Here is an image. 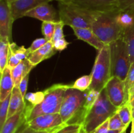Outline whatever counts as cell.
I'll list each match as a JSON object with an SVG mask.
<instances>
[{
  "instance_id": "29",
  "label": "cell",
  "mask_w": 134,
  "mask_h": 133,
  "mask_svg": "<svg viewBox=\"0 0 134 133\" xmlns=\"http://www.w3.org/2000/svg\"><path fill=\"white\" fill-rule=\"evenodd\" d=\"M10 97H11V94L9 95L5 100L1 102V106H0V129L3 126L4 123L7 119Z\"/></svg>"
},
{
  "instance_id": "10",
  "label": "cell",
  "mask_w": 134,
  "mask_h": 133,
  "mask_svg": "<svg viewBox=\"0 0 134 133\" xmlns=\"http://www.w3.org/2000/svg\"><path fill=\"white\" fill-rule=\"evenodd\" d=\"M72 2L96 13H111L119 10V0H73Z\"/></svg>"
},
{
  "instance_id": "25",
  "label": "cell",
  "mask_w": 134,
  "mask_h": 133,
  "mask_svg": "<svg viewBox=\"0 0 134 133\" xmlns=\"http://www.w3.org/2000/svg\"><path fill=\"white\" fill-rule=\"evenodd\" d=\"M9 48L13 51L15 57L19 61H22L26 59H28L30 55L27 48H26L24 46H18L15 43H10Z\"/></svg>"
},
{
  "instance_id": "31",
  "label": "cell",
  "mask_w": 134,
  "mask_h": 133,
  "mask_svg": "<svg viewBox=\"0 0 134 133\" xmlns=\"http://www.w3.org/2000/svg\"><path fill=\"white\" fill-rule=\"evenodd\" d=\"M56 133H86L82 124H71L58 130Z\"/></svg>"
},
{
  "instance_id": "23",
  "label": "cell",
  "mask_w": 134,
  "mask_h": 133,
  "mask_svg": "<svg viewBox=\"0 0 134 133\" xmlns=\"http://www.w3.org/2000/svg\"><path fill=\"white\" fill-rule=\"evenodd\" d=\"M120 116V119L122 121L123 123L125 125H130L132 123V107L128 102H126L121 106L118 108L116 111Z\"/></svg>"
},
{
  "instance_id": "4",
  "label": "cell",
  "mask_w": 134,
  "mask_h": 133,
  "mask_svg": "<svg viewBox=\"0 0 134 133\" xmlns=\"http://www.w3.org/2000/svg\"><path fill=\"white\" fill-rule=\"evenodd\" d=\"M58 16L65 26L78 28H91L94 18L99 13L85 9L73 2L59 3Z\"/></svg>"
},
{
  "instance_id": "2",
  "label": "cell",
  "mask_w": 134,
  "mask_h": 133,
  "mask_svg": "<svg viewBox=\"0 0 134 133\" xmlns=\"http://www.w3.org/2000/svg\"><path fill=\"white\" fill-rule=\"evenodd\" d=\"M88 90L81 91L71 86L66 90L59 112L64 123L82 125L85 119L84 105Z\"/></svg>"
},
{
  "instance_id": "38",
  "label": "cell",
  "mask_w": 134,
  "mask_h": 133,
  "mask_svg": "<svg viewBox=\"0 0 134 133\" xmlns=\"http://www.w3.org/2000/svg\"><path fill=\"white\" fill-rule=\"evenodd\" d=\"M29 76H30V74H27L23 79L21 80L20 83L19 87L20 91L21 93H22V96L24 97H25L26 95V91H27V85H28V82H29Z\"/></svg>"
},
{
  "instance_id": "32",
  "label": "cell",
  "mask_w": 134,
  "mask_h": 133,
  "mask_svg": "<svg viewBox=\"0 0 134 133\" xmlns=\"http://www.w3.org/2000/svg\"><path fill=\"white\" fill-rule=\"evenodd\" d=\"M109 129L111 130H122L124 127L129 125H125L123 123L117 112L109 118Z\"/></svg>"
},
{
  "instance_id": "48",
  "label": "cell",
  "mask_w": 134,
  "mask_h": 133,
  "mask_svg": "<svg viewBox=\"0 0 134 133\" xmlns=\"http://www.w3.org/2000/svg\"><path fill=\"white\" fill-rule=\"evenodd\" d=\"M17 1V0H7V1L9 3H11L14 2V1Z\"/></svg>"
},
{
  "instance_id": "41",
  "label": "cell",
  "mask_w": 134,
  "mask_h": 133,
  "mask_svg": "<svg viewBox=\"0 0 134 133\" xmlns=\"http://www.w3.org/2000/svg\"><path fill=\"white\" fill-rule=\"evenodd\" d=\"M127 102L130 104L132 108H134V93L130 94L128 98V100Z\"/></svg>"
},
{
  "instance_id": "43",
  "label": "cell",
  "mask_w": 134,
  "mask_h": 133,
  "mask_svg": "<svg viewBox=\"0 0 134 133\" xmlns=\"http://www.w3.org/2000/svg\"><path fill=\"white\" fill-rule=\"evenodd\" d=\"M121 130H111V129H109L107 133H120Z\"/></svg>"
},
{
  "instance_id": "15",
  "label": "cell",
  "mask_w": 134,
  "mask_h": 133,
  "mask_svg": "<svg viewBox=\"0 0 134 133\" xmlns=\"http://www.w3.org/2000/svg\"><path fill=\"white\" fill-rule=\"evenodd\" d=\"M56 52L57 50L55 49L53 43L52 41H48L44 46L32 52L29 56L28 60L34 66H35L44 60L52 57Z\"/></svg>"
},
{
  "instance_id": "11",
  "label": "cell",
  "mask_w": 134,
  "mask_h": 133,
  "mask_svg": "<svg viewBox=\"0 0 134 133\" xmlns=\"http://www.w3.org/2000/svg\"><path fill=\"white\" fill-rule=\"evenodd\" d=\"M13 22L10 3L7 0H0V39H8L11 43Z\"/></svg>"
},
{
  "instance_id": "1",
  "label": "cell",
  "mask_w": 134,
  "mask_h": 133,
  "mask_svg": "<svg viewBox=\"0 0 134 133\" xmlns=\"http://www.w3.org/2000/svg\"><path fill=\"white\" fill-rule=\"evenodd\" d=\"M71 86L62 83L53 85L44 91L45 95L41 102L35 106L26 104L24 110L26 122L42 115L59 113L65 92Z\"/></svg>"
},
{
  "instance_id": "34",
  "label": "cell",
  "mask_w": 134,
  "mask_h": 133,
  "mask_svg": "<svg viewBox=\"0 0 134 133\" xmlns=\"http://www.w3.org/2000/svg\"><path fill=\"white\" fill-rule=\"evenodd\" d=\"M47 42H48V40H47L45 38H39V39H36L35 40H34V41H33V43H31V46L27 48V49H28V51L30 52V54H31L32 52H35L37 50L40 48L41 47H42L43 46H44Z\"/></svg>"
},
{
  "instance_id": "5",
  "label": "cell",
  "mask_w": 134,
  "mask_h": 133,
  "mask_svg": "<svg viewBox=\"0 0 134 133\" xmlns=\"http://www.w3.org/2000/svg\"><path fill=\"white\" fill-rule=\"evenodd\" d=\"M109 46L111 77H117L124 81L132 65L127 43L122 37L110 43Z\"/></svg>"
},
{
  "instance_id": "40",
  "label": "cell",
  "mask_w": 134,
  "mask_h": 133,
  "mask_svg": "<svg viewBox=\"0 0 134 133\" xmlns=\"http://www.w3.org/2000/svg\"><path fill=\"white\" fill-rule=\"evenodd\" d=\"M109 119L98 126L93 133H107L109 130Z\"/></svg>"
},
{
  "instance_id": "39",
  "label": "cell",
  "mask_w": 134,
  "mask_h": 133,
  "mask_svg": "<svg viewBox=\"0 0 134 133\" xmlns=\"http://www.w3.org/2000/svg\"><path fill=\"white\" fill-rule=\"evenodd\" d=\"M53 44L54 46L55 49H56V50L62 51L68 47V44H69V43L66 41L65 38H63V39H59V40L55 41L54 43H53Z\"/></svg>"
},
{
  "instance_id": "47",
  "label": "cell",
  "mask_w": 134,
  "mask_h": 133,
  "mask_svg": "<svg viewBox=\"0 0 134 133\" xmlns=\"http://www.w3.org/2000/svg\"><path fill=\"white\" fill-rule=\"evenodd\" d=\"M131 133H134V126L132 125V130H131Z\"/></svg>"
},
{
  "instance_id": "28",
  "label": "cell",
  "mask_w": 134,
  "mask_h": 133,
  "mask_svg": "<svg viewBox=\"0 0 134 133\" xmlns=\"http://www.w3.org/2000/svg\"><path fill=\"white\" fill-rule=\"evenodd\" d=\"M124 82L126 98V100L128 102V98H129L130 96V89L134 85V63H132V65H131L126 78Z\"/></svg>"
},
{
  "instance_id": "46",
  "label": "cell",
  "mask_w": 134,
  "mask_h": 133,
  "mask_svg": "<svg viewBox=\"0 0 134 133\" xmlns=\"http://www.w3.org/2000/svg\"><path fill=\"white\" fill-rule=\"evenodd\" d=\"M133 93H134V85L133 86V87H132V89H130V95Z\"/></svg>"
},
{
  "instance_id": "27",
  "label": "cell",
  "mask_w": 134,
  "mask_h": 133,
  "mask_svg": "<svg viewBox=\"0 0 134 133\" xmlns=\"http://www.w3.org/2000/svg\"><path fill=\"white\" fill-rule=\"evenodd\" d=\"M56 22H43L42 23V33L44 35V38H45L48 41H51L53 38Z\"/></svg>"
},
{
  "instance_id": "44",
  "label": "cell",
  "mask_w": 134,
  "mask_h": 133,
  "mask_svg": "<svg viewBox=\"0 0 134 133\" xmlns=\"http://www.w3.org/2000/svg\"><path fill=\"white\" fill-rule=\"evenodd\" d=\"M128 126H126V127H124V129L121 130V132H120V133H126V130H127V129H128Z\"/></svg>"
},
{
  "instance_id": "3",
  "label": "cell",
  "mask_w": 134,
  "mask_h": 133,
  "mask_svg": "<svg viewBox=\"0 0 134 133\" xmlns=\"http://www.w3.org/2000/svg\"><path fill=\"white\" fill-rule=\"evenodd\" d=\"M118 108L109 99L105 89L100 92L99 97L84 119L82 125L86 133H93L98 126L107 121L117 111Z\"/></svg>"
},
{
  "instance_id": "42",
  "label": "cell",
  "mask_w": 134,
  "mask_h": 133,
  "mask_svg": "<svg viewBox=\"0 0 134 133\" xmlns=\"http://www.w3.org/2000/svg\"><path fill=\"white\" fill-rule=\"evenodd\" d=\"M57 1L59 3H69V2H72L73 0H51V1Z\"/></svg>"
},
{
  "instance_id": "8",
  "label": "cell",
  "mask_w": 134,
  "mask_h": 133,
  "mask_svg": "<svg viewBox=\"0 0 134 133\" xmlns=\"http://www.w3.org/2000/svg\"><path fill=\"white\" fill-rule=\"evenodd\" d=\"M26 123L29 126L36 130L49 132L58 131L66 125L63 122L59 113L42 115L27 121Z\"/></svg>"
},
{
  "instance_id": "17",
  "label": "cell",
  "mask_w": 134,
  "mask_h": 133,
  "mask_svg": "<svg viewBox=\"0 0 134 133\" xmlns=\"http://www.w3.org/2000/svg\"><path fill=\"white\" fill-rule=\"evenodd\" d=\"M0 82V102L5 100L10 95L14 87V82L12 76L11 69L7 66L1 73Z\"/></svg>"
},
{
  "instance_id": "49",
  "label": "cell",
  "mask_w": 134,
  "mask_h": 133,
  "mask_svg": "<svg viewBox=\"0 0 134 133\" xmlns=\"http://www.w3.org/2000/svg\"><path fill=\"white\" fill-rule=\"evenodd\" d=\"M56 132H53V133H56Z\"/></svg>"
},
{
  "instance_id": "35",
  "label": "cell",
  "mask_w": 134,
  "mask_h": 133,
  "mask_svg": "<svg viewBox=\"0 0 134 133\" xmlns=\"http://www.w3.org/2000/svg\"><path fill=\"white\" fill-rule=\"evenodd\" d=\"M119 9L134 11V0H119Z\"/></svg>"
},
{
  "instance_id": "37",
  "label": "cell",
  "mask_w": 134,
  "mask_h": 133,
  "mask_svg": "<svg viewBox=\"0 0 134 133\" xmlns=\"http://www.w3.org/2000/svg\"><path fill=\"white\" fill-rule=\"evenodd\" d=\"M20 61H18L16 59V57L14 56V53L13 51L10 49L9 48V58H8V64L7 66H9L10 69H13L15 66L19 64Z\"/></svg>"
},
{
  "instance_id": "18",
  "label": "cell",
  "mask_w": 134,
  "mask_h": 133,
  "mask_svg": "<svg viewBox=\"0 0 134 133\" xmlns=\"http://www.w3.org/2000/svg\"><path fill=\"white\" fill-rule=\"evenodd\" d=\"M24 97L22 96L18 87H14L11 93L7 118L11 117L20 111L24 110L26 108Z\"/></svg>"
},
{
  "instance_id": "24",
  "label": "cell",
  "mask_w": 134,
  "mask_h": 133,
  "mask_svg": "<svg viewBox=\"0 0 134 133\" xmlns=\"http://www.w3.org/2000/svg\"><path fill=\"white\" fill-rule=\"evenodd\" d=\"M100 95V91H98L94 89L88 90L87 96H86V101H85V105H84V112H85V117L88 112L90 111L96 102L98 100Z\"/></svg>"
},
{
  "instance_id": "33",
  "label": "cell",
  "mask_w": 134,
  "mask_h": 133,
  "mask_svg": "<svg viewBox=\"0 0 134 133\" xmlns=\"http://www.w3.org/2000/svg\"><path fill=\"white\" fill-rule=\"evenodd\" d=\"M64 26H65V24H64L62 21L59 20L56 22V26H55L54 33L53 38L51 40L52 43H54L55 41L59 40V39L64 38V31H63V28H64Z\"/></svg>"
},
{
  "instance_id": "9",
  "label": "cell",
  "mask_w": 134,
  "mask_h": 133,
  "mask_svg": "<svg viewBox=\"0 0 134 133\" xmlns=\"http://www.w3.org/2000/svg\"><path fill=\"white\" fill-rule=\"evenodd\" d=\"M105 89L111 102L116 108H119L127 102L124 81L117 77H111Z\"/></svg>"
},
{
  "instance_id": "7",
  "label": "cell",
  "mask_w": 134,
  "mask_h": 133,
  "mask_svg": "<svg viewBox=\"0 0 134 133\" xmlns=\"http://www.w3.org/2000/svg\"><path fill=\"white\" fill-rule=\"evenodd\" d=\"M91 75L92 83L88 89L96 90L101 92L111 78L109 44H106L98 52Z\"/></svg>"
},
{
  "instance_id": "36",
  "label": "cell",
  "mask_w": 134,
  "mask_h": 133,
  "mask_svg": "<svg viewBox=\"0 0 134 133\" xmlns=\"http://www.w3.org/2000/svg\"><path fill=\"white\" fill-rule=\"evenodd\" d=\"M57 132V131H56ZM55 132H49L46 131H39V130H36L35 129H32L30 126H29L27 125L26 122H25L23 125H22L19 130L16 132V133H53Z\"/></svg>"
},
{
  "instance_id": "21",
  "label": "cell",
  "mask_w": 134,
  "mask_h": 133,
  "mask_svg": "<svg viewBox=\"0 0 134 133\" xmlns=\"http://www.w3.org/2000/svg\"><path fill=\"white\" fill-rule=\"evenodd\" d=\"M8 39H0V72L1 73L7 66L9 54V44Z\"/></svg>"
},
{
  "instance_id": "6",
  "label": "cell",
  "mask_w": 134,
  "mask_h": 133,
  "mask_svg": "<svg viewBox=\"0 0 134 133\" xmlns=\"http://www.w3.org/2000/svg\"><path fill=\"white\" fill-rule=\"evenodd\" d=\"M114 12L99 13L92 24L91 29L93 32L105 44H109L123 35L124 30L115 21Z\"/></svg>"
},
{
  "instance_id": "19",
  "label": "cell",
  "mask_w": 134,
  "mask_h": 133,
  "mask_svg": "<svg viewBox=\"0 0 134 133\" xmlns=\"http://www.w3.org/2000/svg\"><path fill=\"white\" fill-rule=\"evenodd\" d=\"M34 67V65L29 61L28 59L20 61L16 66L11 69L12 76L14 82V87H18L21 80L27 74H30L31 69Z\"/></svg>"
},
{
  "instance_id": "30",
  "label": "cell",
  "mask_w": 134,
  "mask_h": 133,
  "mask_svg": "<svg viewBox=\"0 0 134 133\" xmlns=\"http://www.w3.org/2000/svg\"><path fill=\"white\" fill-rule=\"evenodd\" d=\"M44 91H37L35 93H28L25 96V100H27L31 106H35L42 102L44 97Z\"/></svg>"
},
{
  "instance_id": "13",
  "label": "cell",
  "mask_w": 134,
  "mask_h": 133,
  "mask_svg": "<svg viewBox=\"0 0 134 133\" xmlns=\"http://www.w3.org/2000/svg\"><path fill=\"white\" fill-rule=\"evenodd\" d=\"M25 16L36 18L42 22H56L60 20L57 18V12L52 5L42 4L26 13Z\"/></svg>"
},
{
  "instance_id": "22",
  "label": "cell",
  "mask_w": 134,
  "mask_h": 133,
  "mask_svg": "<svg viewBox=\"0 0 134 133\" xmlns=\"http://www.w3.org/2000/svg\"><path fill=\"white\" fill-rule=\"evenodd\" d=\"M122 37L127 43L131 63H134V26L124 29Z\"/></svg>"
},
{
  "instance_id": "14",
  "label": "cell",
  "mask_w": 134,
  "mask_h": 133,
  "mask_svg": "<svg viewBox=\"0 0 134 133\" xmlns=\"http://www.w3.org/2000/svg\"><path fill=\"white\" fill-rule=\"evenodd\" d=\"M77 39L86 42L99 52L106 44L100 40V39L93 32L91 28H78L71 27Z\"/></svg>"
},
{
  "instance_id": "20",
  "label": "cell",
  "mask_w": 134,
  "mask_h": 133,
  "mask_svg": "<svg viewBox=\"0 0 134 133\" xmlns=\"http://www.w3.org/2000/svg\"><path fill=\"white\" fill-rule=\"evenodd\" d=\"M113 16L116 23L123 30L134 26V11L119 9L114 12Z\"/></svg>"
},
{
  "instance_id": "16",
  "label": "cell",
  "mask_w": 134,
  "mask_h": 133,
  "mask_svg": "<svg viewBox=\"0 0 134 133\" xmlns=\"http://www.w3.org/2000/svg\"><path fill=\"white\" fill-rule=\"evenodd\" d=\"M24 110L7 118L3 126L0 129V133H16L22 125L26 122Z\"/></svg>"
},
{
  "instance_id": "12",
  "label": "cell",
  "mask_w": 134,
  "mask_h": 133,
  "mask_svg": "<svg viewBox=\"0 0 134 133\" xmlns=\"http://www.w3.org/2000/svg\"><path fill=\"white\" fill-rule=\"evenodd\" d=\"M51 0H17L10 3L13 20L25 16L26 13L42 4L49 3Z\"/></svg>"
},
{
  "instance_id": "26",
  "label": "cell",
  "mask_w": 134,
  "mask_h": 133,
  "mask_svg": "<svg viewBox=\"0 0 134 133\" xmlns=\"http://www.w3.org/2000/svg\"><path fill=\"white\" fill-rule=\"evenodd\" d=\"M92 83V75H85L80 77L71 85V87L81 91H85L90 87Z\"/></svg>"
},
{
  "instance_id": "45",
  "label": "cell",
  "mask_w": 134,
  "mask_h": 133,
  "mask_svg": "<svg viewBox=\"0 0 134 133\" xmlns=\"http://www.w3.org/2000/svg\"><path fill=\"white\" fill-rule=\"evenodd\" d=\"M132 121H134V108H132Z\"/></svg>"
}]
</instances>
